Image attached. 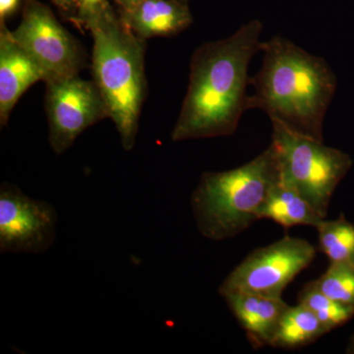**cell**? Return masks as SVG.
Here are the masks:
<instances>
[{"label": "cell", "mask_w": 354, "mask_h": 354, "mask_svg": "<svg viewBox=\"0 0 354 354\" xmlns=\"http://www.w3.org/2000/svg\"><path fill=\"white\" fill-rule=\"evenodd\" d=\"M262 31L261 21L251 20L227 38L207 41L194 51L172 142L234 134L249 109V64L260 51Z\"/></svg>", "instance_id": "cell-1"}, {"label": "cell", "mask_w": 354, "mask_h": 354, "mask_svg": "<svg viewBox=\"0 0 354 354\" xmlns=\"http://www.w3.org/2000/svg\"><path fill=\"white\" fill-rule=\"evenodd\" d=\"M260 51L262 66L250 78L249 109H260L271 122L324 141V120L337 88L330 65L281 36L262 41Z\"/></svg>", "instance_id": "cell-2"}, {"label": "cell", "mask_w": 354, "mask_h": 354, "mask_svg": "<svg viewBox=\"0 0 354 354\" xmlns=\"http://www.w3.org/2000/svg\"><path fill=\"white\" fill-rule=\"evenodd\" d=\"M84 28L93 38V81L120 133L123 148L131 151L147 95L146 41L125 24L111 3Z\"/></svg>", "instance_id": "cell-3"}, {"label": "cell", "mask_w": 354, "mask_h": 354, "mask_svg": "<svg viewBox=\"0 0 354 354\" xmlns=\"http://www.w3.org/2000/svg\"><path fill=\"white\" fill-rule=\"evenodd\" d=\"M279 171L271 145L245 165L202 174L191 195V209L200 234L221 241L242 234L259 220Z\"/></svg>", "instance_id": "cell-4"}, {"label": "cell", "mask_w": 354, "mask_h": 354, "mask_svg": "<svg viewBox=\"0 0 354 354\" xmlns=\"http://www.w3.org/2000/svg\"><path fill=\"white\" fill-rule=\"evenodd\" d=\"M271 145L279 178L299 193L323 218L339 184L351 171L353 158L323 141L272 122Z\"/></svg>", "instance_id": "cell-5"}, {"label": "cell", "mask_w": 354, "mask_h": 354, "mask_svg": "<svg viewBox=\"0 0 354 354\" xmlns=\"http://www.w3.org/2000/svg\"><path fill=\"white\" fill-rule=\"evenodd\" d=\"M316 253V247L309 241L286 234L246 256L223 279L218 293L221 297L246 292L281 297L286 286L313 263Z\"/></svg>", "instance_id": "cell-6"}, {"label": "cell", "mask_w": 354, "mask_h": 354, "mask_svg": "<svg viewBox=\"0 0 354 354\" xmlns=\"http://www.w3.org/2000/svg\"><path fill=\"white\" fill-rule=\"evenodd\" d=\"M12 36L43 71L44 83L78 75L85 65L80 44L39 0H26Z\"/></svg>", "instance_id": "cell-7"}, {"label": "cell", "mask_w": 354, "mask_h": 354, "mask_svg": "<svg viewBox=\"0 0 354 354\" xmlns=\"http://www.w3.org/2000/svg\"><path fill=\"white\" fill-rule=\"evenodd\" d=\"M46 111L53 152L62 155L79 135L109 118L108 109L94 81L78 75L46 82Z\"/></svg>", "instance_id": "cell-8"}, {"label": "cell", "mask_w": 354, "mask_h": 354, "mask_svg": "<svg viewBox=\"0 0 354 354\" xmlns=\"http://www.w3.org/2000/svg\"><path fill=\"white\" fill-rule=\"evenodd\" d=\"M57 209L50 203L28 197L16 186L0 189L1 253L46 252L57 234Z\"/></svg>", "instance_id": "cell-9"}, {"label": "cell", "mask_w": 354, "mask_h": 354, "mask_svg": "<svg viewBox=\"0 0 354 354\" xmlns=\"http://www.w3.org/2000/svg\"><path fill=\"white\" fill-rule=\"evenodd\" d=\"M0 122H8L14 106L32 84L44 81L43 71L0 21Z\"/></svg>", "instance_id": "cell-10"}, {"label": "cell", "mask_w": 354, "mask_h": 354, "mask_svg": "<svg viewBox=\"0 0 354 354\" xmlns=\"http://www.w3.org/2000/svg\"><path fill=\"white\" fill-rule=\"evenodd\" d=\"M223 297L253 348L271 346L279 321L288 307L283 298L246 292H230Z\"/></svg>", "instance_id": "cell-11"}, {"label": "cell", "mask_w": 354, "mask_h": 354, "mask_svg": "<svg viewBox=\"0 0 354 354\" xmlns=\"http://www.w3.org/2000/svg\"><path fill=\"white\" fill-rule=\"evenodd\" d=\"M125 24L139 38L171 37L193 23L187 2L183 0H144L129 11H120Z\"/></svg>", "instance_id": "cell-12"}, {"label": "cell", "mask_w": 354, "mask_h": 354, "mask_svg": "<svg viewBox=\"0 0 354 354\" xmlns=\"http://www.w3.org/2000/svg\"><path fill=\"white\" fill-rule=\"evenodd\" d=\"M267 218L285 228L308 225L315 227L324 220L299 193L279 179L272 186L262 208L259 220Z\"/></svg>", "instance_id": "cell-13"}, {"label": "cell", "mask_w": 354, "mask_h": 354, "mask_svg": "<svg viewBox=\"0 0 354 354\" xmlns=\"http://www.w3.org/2000/svg\"><path fill=\"white\" fill-rule=\"evenodd\" d=\"M330 333L313 312L297 304L286 310L274 337L272 348L297 349L313 344Z\"/></svg>", "instance_id": "cell-14"}, {"label": "cell", "mask_w": 354, "mask_h": 354, "mask_svg": "<svg viewBox=\"0 0 354 354\" xmlns=\"http://www.w3.org/2000/svg\"><path fill=\"white\" fill-rule=\"evenodd\" d=\"M319 250L330 263L354 266V223L341 214L335 220L324 218L316 227Z\"/></svg>", "instance_id": "cell-15"}, {"label": "cell", "mask_w": 354, "mask_h": 354, "mask_svg": "<svg viewBox=\"0 0 354 354\" xmlns=\"http://www.w3.org/2000/svg\"><path fill=\"white\" fill-rule=\"evenodd\" d=\"M297 304L304 305L315 314L328 330L337 329L354 317V308L339 304L321 292L311 281L298 293Z\"/></svg>", "instance_id": "cell-16"}, {"label": "cell", "mask_w": 354, "mask_h": 354, "mask_svg": "<svg viewBox=\"0 0 354 354\" xmlns=\"http://www.w3.org/2000/svg\"><path fill=\"white\" fill-rule=\"evenodd\" d=\"M312 283L330 299L354 308V266L330 263L322 276Z\"/></svg>", "instance_id": "cell-17"}, {"label": "cell", "mask_w": 354, "mask_h": 354, "mask_svg": "<svg viewBox=\"0 0 354 354\" xmlns=\"http://www.w3.org/2000/svg\"><path fill=\"white\" fill-rule=\"evenodd\" d=\"M109 3V0H79L78 10L71 20L77 25L85 27L88 21Z\"/></svg>", "instance_id": "cell-18"}, {"label": "cell", "mask_w": 354, "mask_h": 354, "mask_svg": "<svg viewBox=\"0 0 354 354\" xmlns=\"http://www.w3.org/2000/svg\"><path fill=\"white\" fill-rule=\"evenodd\" d=\"M53 4L65 15H68L70 19L74 18L78 10L79 0H51Z\"/></svg>", "instance_id": "cell-19"}, {"label": "cell", "mask_w": 354, "mask_h": 354, "mask_svg": "<svg viewBox=\"0 0 354 354\" xmlns=\"http://www.w3.org/2000/svg\"><path fill=\"white\" fill-rule=\"evenodd\" d=\"M19 0H0V21H6L17 9Z\"/></svg>", "instance_id": "cell-20"}, {"label": "cell", "mask_w": 354, "mask_h": 354, "mask_svg": "<svg viewBox=\"0 0 354 354\" xmlns=\"http://www.w3.org/2000/svg\"><path fill=\"white\" fill-rule=\"evenodd\" d=\"M113 1L120 6V11H129L144 0H113Z\"/></svg>", "instance_id": "cell-21"}, {"label": "cell", "mask_w": 354, "mask_h": 354, "mask_svg": "<svg viewBox=\"0 0 354 354\" xmlns=\"http://www.w3.org/2000/svg\"><path fill=\"white\" fill-rule=\"evenodd\" d=\"M346 353L348 354H354V333L353 335H351V339H349L348 346H346Z\"/></svg>", "instance_id": "cell-22"}, {"label": "cell", "mask_w": 354, "mask_h": 354, "mask_svg": "<svg viewBox=\"0 0 354 354\" xmlns=\"http://www.w3.org/2000/svg\"><path fill=\"white\" fill-rule=\"evenodd\" d=\"M183 1L187 2V3H188V1H189V0H183Z\"/></svg>", "instance_id": "cell-23"}]
</instances>
